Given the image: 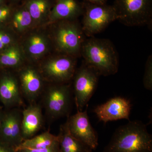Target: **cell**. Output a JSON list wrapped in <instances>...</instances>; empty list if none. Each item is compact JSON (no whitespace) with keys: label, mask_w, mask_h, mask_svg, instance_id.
Segmentation results:
<instances>
[{"label":"cell","mask_w":152,"mask_h":152,"mask_svg":"<svg viewBox=\"0 0 152 152\" xmlns=\"http://www.w3.org/2000/svg\"><path fill=\"white\" fill-rule=\"evenodd\" d=\"M81 56L84 62L100 76H108L118 72L119 58L111 41L91 37L82 45Z\"/></svg>","instance_id":"cell-1"},{"label":"cell","mask_w":152,"mask_h":152,"mask_svg":"<svg viewBox=\"0 0 152 152\" xmlns=\"http://www.w3.org/2000/svg\"><path fill=\"white\" fill-rule=\"evenodd\" d=\"M102 152H152V137L140 121L118 128Z\"/></svg>","instance_id":"cell-2"},{"label":"cell","mask_w":152,"mask_h":152,"mask_svg":"<svg viewBox=\"0 0 152 152\" xmlns=\"http://www.w3.org/2000/svg\"><path fill=\"white\" fill-rule=\"evenodd\" d=\"M50 24L49 36L56 53L81 57L82 45L86 37L77 19L61 20Z\"/></svg>","instance_id":"cell-3"},{"label":"cell","mask_w":152,"mask_h":152,"mask_svg":"<svg viewBox=\"0 0 152 152\" xmlns=\"http://www.w3.org/2000/svg\"><path fill=\"white\" fill-rule=\"evenodd\" d=\"M117 20L129 27L152 26V0H115Z\"/></svg>","instance_id":"cell-4"},{"label":"cell","mask_w":152,"mask_h":152,"mask_svg":"<svg viewBox=\"0 0 152 152\" xmlns=\"http://www.w3.org/2000/svg\"><path fill=\"white\" fill-rule=\"evenodd\" d=\"M42 63L38 69L44 80L51 83H66L72 80L77 69V58L56 53Z\"/></svg>","instance_id":"cell-5"},{"label":"cell","mask_w":152,"mask_h":152,"mask_svg":"<svg viewBox=\"0 0 152 152\" xmlns=\"http://www.w3.org/2000/svg\"><path fill=\"white\" fill-rule=\"evenodd\" d=\"M72 88L69 83H51L45 91L43 104L48 116L52 120L69 116Z\"/></svg>","instance_id":"cell-6"},{"label":"cell","mask_w":152,"mask_h":152,"mask_svg":"<svg viewBox=\"0 0 152 152\" xmlns=\"http://www.w3.org/2000/svg\"><path fill=\"white\" fill-rule=\"evenodd\" d=\"M81 25L86 37H91L102 31L111 23L117 20L113 6L84 2Z\"/></svg>","instance_id":"cell-7"},{"label":"cell","mask_w":152,"mask_h":152,"mask_svg":"<svg viewBox=\"0 0 152 152\" xmlns=\"http://www.w3.org/2000/svg\"><path fill=\"white\" fill-rule=\"evenodd\" d=\"M99 75L83 61L76 69L73 77V93L77 111H82L94 93Z\"/></svg>","instance_id":"cell-8"},{"label":"cell","mask_w":152,"mask_h":152,"mask_svg":"<svg viewBox=\"0 0 152 152\" xmlns=\"http://www.w3.org/2000/svg\"><path fill=\"white\" fill-rule=\"evenodd\" d=\"M66 122L70 132L74 137L93 151L96 148L98 134L90 122L87 109L84 111H77L75 115L68 117Z\"/></svg>","instance_id":"cell-9"},{"label":"cell","mask_w":152,"mask_h":152,"mask_svg":"<svg viewBox=\"0 0 152 152\" xmlns=\"http://www.w3.org/2000/svg\"><path fill=\"white\" fill-rule=\"evenodd\" d=\"M132 104L127 99L121 97L113 98L94 110L98 119L104 123L126 119L129 121Z\"/></svg>","instance_id":"cell-10"},{"label":"cell","mask_w":152,"mask_h":152,"mask_svg":"<svg viewBox=\"0 0 152 152\" xmlns=\"http://www.w3.org/2000/svg\"><path fill=\"white\" fill-rule=\"evenodd\" d=\"M21 47L24 56L34 62L41 59L53 48L48 34L38 29L26 36Z\"/></svg>","instance_id":"cell-11"},{"label":"cell","mask_w":152,"mask_h":152,"mask_svg":"<svg viewBox=\"0 0 152 152\" xmlns=\"http://www.w3.org/2000/svg\"><path fill=\"white\" fill-rule=\"evenodd\" d=\"M19 75L22 93L31 103H34L43 91L42 76L38 69L31 66L22 67Z\"/></svg>","instance_id":"cell-12"},{"label":"cell","mask_w":152,"mask_h":152,"mask_svg":"<svg viewBox=\"0 0 152 152\" xmlns=\"http://www.w3.org/2000/svg\"><path fill=\"white\" fill-rule=\"evenodd\" d=\"M22 112L14 109L3 116L0 126L3 142L15 148L24 141L22 134Z\"/></svg>","instance_id":"cell-13"},{"label":"cell","mask_w":152,"mask_h":152,"mask_svg":"<svg viewBox=\"0 0 152 152\" xmlns=\"http://www.w3.org/2000/svg\"><path fill=\"white\" fill-rule=\"evenodd\" d=\"M84 12L83 3L77 0H55L48 23L64 20H77Z\"/></svg>","instance_id":"cell-14"},{"label":"cell","mask_w":152,"mask_h":152,"mask_svg":"<svg viewBox=\"0 0 152 152\" xmlns=\"http://www.w3.org/2000/svg\"><path fill=\"white\" fill-rule=\"evenodd\" d=\"M21 131L24 140L31 138L40 129L43 123L41 106L32 103L22 112Z\"/></svg>","instance_id":"cell-15"},{"label":"cell","mask_w":152,"mask_h":152,"mask_svg":"<svg viewBox=\"0 0 152 152\" xmlns=\"http://www.w3.org/2000/svg\"><path fill=\"white\" fill-rule=\"evenodd\" d=\"M18 80L14 76L7 74L0 80V99L8 107L21 105L23 101Z\"/></svg>","instance_id":"cell-16"},{"label":"cell","mask_w":152,"mask_h":152,"mask_svg":"<svg viewBox=\"0 0 152 152\" xmlns=\"http://www.w3.org/2000/svg\"><path fill=\"white\" fill-rule=\"evenodd\" d=\"M55 2L52 0H27L26 1L24 5L33 19L34 25L48 23Z\"/></svg>","instance_id":"cell-17"},{"label":"cell","mask_w":152,"mask_h":152,"mask_svg":"<svg viewBox=\"0 0 152 152\" xmlns=\"http://www.w3.org/2000/svg\"><path fill=\"white\" fill-rule=\"evenodd\" d=\"M57 137L60 152H88L92 150L71 134L66 122L61 125Z\"/></svg>","instance_id":"cell-18"},{"label":"cell","mask_w":152,"mask_h":152,"mask_svg":"<svg viewBox=\"0 0 152 152\" xmlns=\"http://www.w3.org/2000/svg\"><path fill=\"white\" fill-rule=\"evenodd\" d=\"M24 56L21 47L15 43L0 53V66L19 67L23 64Z\"/></svg>","instance_id":"cell-19"},{"label":"cell","mask_w":152,"mask_h":152,"mask_svg":"<svg viewBox=\"0 0 152 152\" xmlns=\"http://www.w3.org/2000/svg\"><path fill=\"white\" fill-rule=\"evenodd\" d=\"M11 25L15 32H25L34 25V21L24 5L12 11Z\"/></svg>","instance_id":"cell-20"},{"label":"cell","mask_w":152,"mask_h":152,"mask_svg":"<svg viewBox=\"0 0 152 152\" xmlns=\"http://www.w3.org/2000/svg\"><path fill=\"white\" fill-rule=\"evenodd\" d=\"M58 142L57 136L47 131L37 136L24 140L19 146L29 148H43L51 146Z\"/></svg>","instance_id":"cell-21"},{"label":"cell","mask_w":152,"mask_h":152,"mask_svg":"<svg viewBox=\"0 0 152 152\" xmlns=\"http://www.w3.org/2000/svg\"><path fill=\"white\" fill-rule=\"evenodd\" d=\"M143 86L147 90H152V56L150 55L148 57L145 66L144 72Z\"/></svg>","instance_id":"cell-22"},{"label":"cell","mask_w":152,"mask_h":152,"mask_svg":"<svg viewBox=\"0 0 152 152\" xmlns=\"http://www.w3.org/2000/svg\"><path fill=\"white\" fill-rule=\"evenodd\" d=\"M15 36L10 32L0 30V52L15 43Z\"/></svg>","instance_id":"cell-23"},{"label":"cell","mask_w":152,"mask_h":152,"mask_svg":"<svg viewBox=\"0 0 152 152\" xmlns=\"http://www.w3.org/2000/svg\"><path fill=\"white\" fill-rule=\"evenodd\" d=\"M16 152H60L58 141L51 146L43 148H29L19 146L15 148Z\"/></svg>","instance_id":"cell-24"},{"label":"cell","mask_w":152,"mask_h":152,"mask_svg":"<svg viewBox=\"0 0 152 152\" xmlns=\"http://www.w3.org/2000/svg\"><path fill=\"white\" fill-rule=\"evenodd\" d=\"M12 11L10 7L7 5L0 6V25L10 19Z\"/></svg>","instance_id":"cell-25"},{"label":"cell","mask_w":152,"mask_h":152,"mask_svg":"<svg viewBox=\"0 0 152 152\" xmlns=\"http://www.w3.org/2000/svg\"><path fill=\"white\" fill-rule=\"evenodd\" d=\"M0 152H16L15 148L4 142H0Z\"/></svg>","instance_id":"cell-26"},{"label":"cell","mask_w":152,"mask_h":152,"mask_svg":"<svg viewBox=\"0 0 152 152\" xmlns=\"http://www.w3.org/2000/svg\"><path fill=\"white\" fill-rule=\"evenodd\" d=\"M85 2L95 4L104 5L106 4L107 0H84Z\"/></svg>","instance_id":"cell-27"},{"label":"cell","mask_w":152,"mask_h":152,"mask_svg":"<svg viewBox=\"0 0 152 152\" xmlns=\"http://www.w3.org/2000/svg\"><path fill=\"white\" fill-rule=\"evenodd\" d=\"M5 4L4 3V0H0V6Z\"/></svg>","instance_id":"cell-28"},{"label":"cell","mask_w":152,"mask_h":152,"mask_svg":"<svg viewBox=\"0 0 152 152\" xmlns=\"http://www.w3.org/2000/svg\"><path fill=\"white\" fill-rule=\"evenodd\" d=\"M3 115L0 112V126H1V123Z\"/></svg>","instance_id":"cell-29"},{"label":"cell","mask_w":152,"mask_h":152,"mask_svg":"<svg viewBox=\"0 0 152 152\" xmlns=\"http://www.w3.org/2000/svg\"><path fill=\"white\" fill-rule=\"evenodd\" d=\"M12 1H13L14 2H17L20 1V0H12Z\"/></svg>","instance_id":"cell-30"},{"label":"cell","mask_w":152,"mask_h":152,"mask_svg":"<svg viewBox=\"0 0 152 152\" xmlns=\"http://www.w3.org/2000/svg\"><path fill=\"white\" fill-rule=\"evenodd\" d=\"M93 151H92V150H91V151H89L88 152H93Z\"/></svg>","instance_id":"cell-31"}]
</instances>
